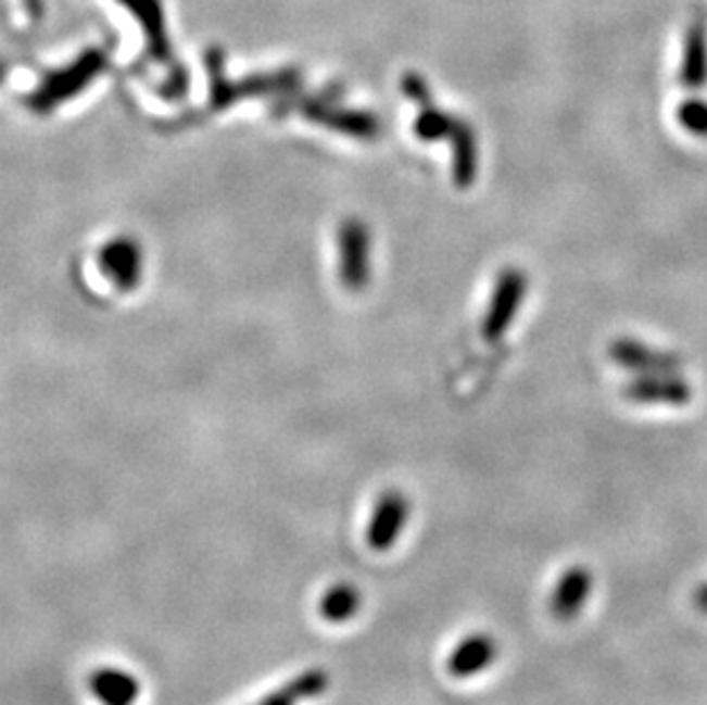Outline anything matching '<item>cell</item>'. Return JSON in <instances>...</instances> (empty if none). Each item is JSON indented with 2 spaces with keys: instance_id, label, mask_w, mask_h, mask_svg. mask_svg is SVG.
Listing matches in <instances>:
<instances>
[{
  "instance_id": "9c48e42d",
  "label": "cell",
  "mask_w": 707,
  "mask_h": 705,
  "mask_svg": "<svg viewBox=\"0 0 707 705\" xmlns=\"http://www.w3.org/2000/svg\"><path fill=\"white\" fill-rule=\"evenodd\" d=\"M330 685V678L324 669H310L295 676L293 680L285 682L280 690L264 696L256 705H298L305 698H314L320 692H326Z\"/></svg>"
},
{
  "instance_id": "e0dca14e",
  "label": "cell",
  "mask_w": 707,
  "mask_h": 705,
  "mask_svg": "<svg viewBox=\"0 0 707 705\" xmlns=\"http://www.w3.org/2000/svg\"><path fill=\"white\" fill-rule=\"evenodd\" d=\"M694 601H696V607H698L703 614H707V582H703V584L698 587V591H696V595H694Z\"/></svg>"
},
{
  "instance_id": "52a82bcc",
  "label": "cell",
  "mask_w": 707,
  "mask_h": 705,
  "mask_svg": "<svg viewBox=\"0 0 707 705\" xmlns=\"http://www.w3.org/2000/svg\"><path fill=\"white\" fill-rule=\"evenodd\" d=\"M522 293H525V277L520 273H506L488 310V318L483 326L485 339H497L502 335V330L510 324L513 316H516V310L522 301Z\"/></svg>"
},
{
  "instance_id": "5b68a950",
  "label": "cell",
  "mask_w": 707,
  "mask_h": 705,
  "mask_svg": "<svg viewBox=\"0 0 707 705\" xmlns=\"http://www.w3.org/2000/svg\"><path fill=\"white\" fill-rule=\"evenodd\" d=\"M497 655L500 646L495 637L485 632L467 634L458 641V646L449 653L446 671L454 678H471L492 667V662L497 659Z\"/></svg>"
},
{
  "instance_id": "6da1fadb",
  "label": "cell",
  "mask_w": 707,
  "mask_h": 705,
  "mask_svg": "<svg viewBox=\"0 0 707 705\" xmlns=\"http://www.w3.org/2000/svg\"><path fill=\"white\" fill-rule=\"evenodd\" d=\"M103 67H105V60L99 51L83 53L74 64H70V67L49 74L45 80H41L39 88L28 99L30 109L37 111L39 115L51 113L60 103L78 97L101 74Z\"/></svg>"
},
{
  "instance_id": "8fae6325",
  "label": "cell",
  "mask_w": 707,
  "mask_h": 705,
  "mask_svg": "<svg viewBox=\"0 0 707 705\" xmlns=\"http://www.w3.org/2000/svg\"><path fill=\"white\" fill-rule=\"evenodd\" d=\"M131 12L140 18V24L144 26V33L149 37V49L159 58L167 60L169 58V47L165 39V28H163V14L156 0H122Z\"/></svg>"
},
{
  "instance_id": "8992f818",
  "label": "cell",
  "mask_w": 707,
  "mask_h": 705,
  "mask_svg": "<svg viewBox=\"0 0 707 705\" xmlns=\"http://www.w3.org/2000/svg\"><path fill=\"white\" fill-rule=\"evenodd\" d=\"M593 591V575L586 566H570L552 591L550 609L559 621H572L580 614Z\"/></svg>"
},
{
  "instance_id": "5bb4252c",
  "label": "cell",
  "mask_w": 707,
  "mask_h": 705,
  "mask_svg": "<svg viewBox=\"0 0 707 705\" xmlns=\"http://www.w3.org/2000/svg\"><path fill=\"white\" fill-rule=\"evenodd\" d=\"M614 355H616V360L623 362V365H630V367H636V369L664 372L671 365V357L651 353V349L641 347V344H620V347H616Z\"/></svg>"
},
{
  "instance_id": "2e32d148",
  "label": "cell",
  "mask_w": 707,
  "mask_h": 705,
  "mask_svg": "<svg viewBox=\"0 0 707 705\" xmlns=\"http://www.w3.org/2000/svg\"><path fill=\"white\" fill-rule=\"evenodd\" d=\"M678 117H680V124L687 128L690 134L707 136V103L705 101L684 103Z\"/></svg>"
},
{
  "instance_id": "3957f363",
  "label": "cell",
  "mask_w": 707,
  "mask_h": 705,
  "mask_svg": "<svg viewBox=\"0 0 707 705\" xmlns=\"http://www.w3.org/2000/svg\"><path fill=\"white\" fill-rule=\"evenodd\" d=\"M339 273L349 289H362L369 280V231L362 223L349 221L339 229Z\"/></svg>"
},
{
  "instance_id": "9a60e30c",
  "label": "cell",
  "mask_w": 707,
  "mask_h": 705,
  "mask_svg": "<svg viewBox=\"0 0 707 705\" xmlns=\"http://www.w3.org/2000/svg\"><path fill=\"white\" fill-rule=\"evenodd\" d=\"M456 126V122L454 119H449L446 115H442V113H431V111H428V113H424L419 119H417V124H415V128H417V134L421 136V138H426V140H440V138H444L449 131H452V128Z\"/></svg>"
},
{
  "instance_id": "277c9868",
  "label": "cell",
  "mask_w": 707,
  "mask_h": 705,
  "mask_svg": "<svg viewBox=\"0 0 707 705\" xmlns=\"http://www.w3.org/2000/svg\"><path fill=\"white\" fill-rule=\"evenodd\" d=\"M408 516H411V504L403 493H396V490L384 493L376 502L367 527L369 547L376 552L390 550L399 541L405 523H408Z\"/></svg>"
},
{
  "instance_id": "7a4b0ae2",
  "label": "cell",
  "mask_w": 707,
  "mask_h": 705,
  "mask_svg": "<svg viewBox=\"0 0 707 705\" xmlns=\"http://www.w3.org/2000/svg\"><path fill=\"white\" fill-rule=\"evenodd\" d=\"M99 268L119 291H134L144 273L142 248L131 237H115L101 246Z\"/></svg>"
},
{
  "instance_id": "4fadbf2b",
  "label": "cell",
  "mask_w": 707,
  "mask_h": 705,
  "mask_svg": "<svg viewBox=\"0 0 707 705\" xmlns=\"http://www.w3.org/2000/svg\"><path fill=\"white\" fill-rule=\"evenodd\" d=\"M630 396L634 401H667V403H682L690 399L687 385L678 378H646L634 382L630 388Z\"/></svg>"
},
{
  "instance_id": "ba28073f",
  "label": "cell",
  "mask_w": 707,
  "mask_h": 705,
  "mask_svg": "<svg viewBox=\"0 0 707 705\" xmlns=\"http://www.w3.org/2000/svg\"><path fill=\"white\" fill-rule=\"evenodd\" d=\"M90 690L103 705H134L140 696V682L124 669L101 667L90 676Z\"/></svg>"
},
{
  "instance_id": "30bf717a",
  "label": "cell",
  "mask_w": 707,
  "mask_h": 705,
  "mask_svg": "<svg viewBox=\"0 0 707 705\" xmlns=\"http://www.w3.org/2000/svg\"><path fill=\"white\" fill-rule=\"evenodd\" d=\"M362 607V593L351 582H337L332 584L318 601V614L326 618L328 624H346L359 612Z\"/></svg>"
},
{
  "instance_id": "7c38bea8",
  "label": "cell",
  "mask_w": 707,
  "mask_h": 705,
  "mask_svg": "<svg viewBox=\"0 0 707 705\" xmlns=\"http://www.w3.org/2000/svg\"><path fill=\"white\" fill-rule=\"evenodd\" d=\"M305 115L316 122H324L332 128H339V131H344V134H353V136H362V138H369L376 134V119L369 115L337 113L330 109H320V105H305Z\"/></svg>"
},
{
  "instance_id": "ac0fdd59",
  "label": "cell",
  "mask_w": 707,
  "mask_h": 705,
  "mask_svg": "<svg viewBox=\"0 0 707 705\" xmlns=\"http://www.w3.org/2000/svg\"><path fill=\"white\" fill-rule=\"evenodd\" d=\"M3 76H5V72H3V64H0V83H3Z\"/></svg>"
}]
</instances>
